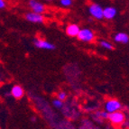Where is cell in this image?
<instances>
[{"label": "cell", "mask_w": 129, "mask_h": 129, "mask_svg": "<svg viewBox=\"0 0 129 129\" xmlns=\"http://www.w3.org/2000/svg\"><path fill=\"white\" fill-rule=\"evenodd\" d=\"M80 30V27L77 24H70L67 25L65 29L66 35L70 37H77L79 35V32Z\"/></svg>", "instance_id": "cell-10"}, {"label": "cell", "mask_w": 129, "mask_h": 129, "mask_svg": "<svg viewBox=\"0 0 129 129\" xmlns=\"http://www.w3.org/2000/svg\"><path fill=\"white\" fill-rule=\"evenodd\" d=\"M122 127L124 129H125V128H128L129 129V120H126V119H125V122L122 124Z\"/></svg>", "instance_id": "cell-18"}, {"label": "cell", "mask_w": 129, "mask_h": 129, "mask_svg": "<svg viewBox=\"0 0 129 129\" xmlns=\"http://www.w3.org/2000/svg\"><path fill=\"white\" fill-rule=\"evenodd\" d=\"M67 98H68V95H67V93L65 92V91L60 90V91H59V92L57 93V99H60V100H61V101H64V100H66Z\"/></svg>", "instance_id": "cell-15"}, {"label": "cell", "mask_w": 129, "mask_h": 129, "mask_svg": "<svg viewBox=\"0 0 129 129\" xmlns=\"http://www.w3.org/2000/svg\"><path fill=\"white\" fill-rule=\"evenodd\" d=\"M78 40L82 43H93L96 39L95 33L91 30L90 28H80L79 35L77 36Z\"/></svg>", "instance_id": "cell-1"}, {"label": "cell", "mask_w": 129, "mask_h": 129, "mask_svg": "<svg viewBox=\"0 0 129 129\" xmlns=\"http://www.w3.org/2000/svg\"><path fill=\"white\" fill-rule=\"evenodd\" d=\"M33 44L35 48H38V49L41 50H46V51H53L56 48V46L53 43H50V42L46 41L44 39L37 38V37L33 40Z\"/></svg>", "instance_id": "cell-7"}, {"label": "cell", "mask_w": 129, "mask_h": 129, "mask_svg": "<svg viewBox=\"0 0 129 129\" xmlns=\"http://www.w3.org/2000/svg\"><path fill=\"white\" fill-rule=\"evenodd\" d=\"M88 10L89 15H90V16H92L94 19H96V20L104 19L103 7H102L99 4H97V3H91V4L88 6Z\"/></svg>", "instance_id": "cell-4"}, {"label": "cell", "mask_w": 129, "mask_h": 129, "mask_svg": "<svg viewBox=\"0 0 129 129\" xmlns=\"http://www.w3.org/2000/svg\"><path fill=\"white\" fill-rule=\"evenodd\" d=\"M117 15V9L115 7H106L103 8V16L104 19L107 20H112L114 19Z\"/></svg>", "instance_id": "cell-9"}, {"label": "cell", "mask_w": 129, "mask_h": 129, "mask_svg": "<svg viewBox=\"0 0 129 129\" xmlns=\"http://www.w3.org/2000/svg\"><path fill=\"white\" fill-rule=\"evenodd\" d=\"M43 1H45V2H52V1H55V0H43Z\"/></svg>", "instance_id": "cell-20"}, {"label": "cell", "mask_w": 129, "mask_h": 129, "mask_svg": "<svg viewBox=\"0 0 129 129\" xmlns=\"http://www.w3.org/2000/svg\"><path fill=\"white\" fill-rule=\"evenodd\" d=\"M52 106L57 109H61L63 108L64 104H63V101H61V100H60V99L56 98V99H52Z\"/></svg>", "instance_id": "cell-14"}, {"label": "cell", "mask_w": 129, "mask_h": 129, "mask_svg": "<svg viewBox=\"0 0 129 129\" xmlns=\"http://www.w3.org/2000/svg\"><path fill=\"white\" fill-rule=\"evenodd\" d=\"M108 113L105 110L103 111H98L95 114V119L98 121H101L102 119H108Z\"/></svg>", "instance_id": "cell-13"}, {"label": "cell", "mask_w": 129, "mask_h": 129, "mask_svg": "<svg viewBox=\"0 0 129 129\" xmlns=\"http://www.w3.org/2000/svg\"><path fill=\"white\" fill-rule=\"evenodd\" d=\"M99 44L102 49L107 50V51H113V50H114V45H113L110 42L106 41V40H101V41H99Z\"/></svg>", "instance_id": "cell-12"}, {"label": "cell", "mask_w": 129, "mask_h": 129, "mask_svg": "<svg viewBox=\"0 0 129 129\" xmlns=\"http://www.w3.org/2000/svg\"><path fill=\"white\" fill-rule=\"evenodd\" d=\"M108 119L113 125L119 126V125H122L123 123L125 122V120L126 119V116L124 112L119 110V111L114 112V113H110L108 115Z\"/></svg>", "instance_id": "cell-3"}, {"label": "cell", "mask_w": 129, "mask_h": 129, "mask_svg": "<svg viewBox=\"0 0 129 129\" xmlns=\"http://www.w3.org/2000/svg\"><path fill=\"white\" fill-rule=\"evenodd\" d=\"M114 41L116 43H120V44H127L129 43V35L126 33H117L114 36Z\"/></svg>", "instance_id": "cell-11"}, {"label": "cell", "mask_w": 129, "mask_h": 129, "mask_svg": "<svg viewBox=\"0 0 129 129\" xmlns=\"http://www.w3.org/2000/svg\"><path fill=\"white\" fill-rule=\"evenodd\" d=\"M122 103L116 99H108L104 104V110L108 112V114L119 111L122 109Z\"/></svg>", "instance_id": "cell-2"}, {"label": "cell", "mask_w": 129, "mask_h": 129, "mask_svg": "<svg viewBox=\"0 0 129 129\" xmlns=\"http://www.w3.org/2000/svg\"><path fill=\"white\" fill-rule=\"evenodd\" d=\"M24 19L27 22H29V23H31V24H42L45 22L44 15L35 13V12H32V11L26 12L24 14Z\"/></svg>", "instance_id": "cell-5"}, {"label": "cell", "mask_w": 129, "mask_h": 129, "mask_svg": "<svg viewBox=\"0 0 129 129\" xmlns=\"http://www.w3.org/2000/svg\"><path fill=\"white\" fill-rule=\"evenodd\" d=\"M36 120H37V118H36V117H35V116L31 117V121H32L33 123H35V122H36Z\"/></svg>", "instance_id": "cell-19"}, {"label": "cell", "mask_w": 129, "mask_h": 129, "mask_svg": "<svg viewBox=\"0 0 129 129\" xmlns=\"http://www.w3.org/2000/svg\"><path fill=\"white\" fill-rule=\"evenodd\" d=\"M10 96L13 98V99H17V100L23 99V98L24 97V88L22 86H20V85H17V84H16V85H14L10 89Z\"/></svg>", "instance_id": "cell-8"}, {"label": "cell", "mask_w": 129, "mask_h": 129, "mask_svg": "<svg viewBox=\"0 0 129 129\" xmlns=\"http://www.w3.org/2000/svg\"><path fill=\"white\" fill-rule=\"evenodd\" d=\"M72 0H60V5L63 7H70L72 6Z\"/></svg>", "instance_id": "cell-16"}, {"label": "cell", "mask_w": 129, "mask_h": 129, "mask_svg": "<svg viewBox=\"0 0 129 129\" xmlns=\"http://www.w3.org/2000/svg\"><path fill=\"white\" fill-rule=\"evenodd\" d=\"M7 7V3L6 0H0V10H4Z\"/></svg>", "instance_id": "cell-17"}, {"label": "cell", "mask_w": 129, "mask_h": 129, "mask_svg": "<svg viewBox=\"0 0 129 129\" xmlns=\"http://www.w3.org/2000/svg\"><path fill=\"white\" fill-rule=\"evenodd\" d=\"M27 5L28 7L30 8L32 12L40 14V15L45 14L46 10H47L45 5L42 3L41 1H39V0H28Z\"/></svg>", "instance_id": "cell-6"}]
</instances>
